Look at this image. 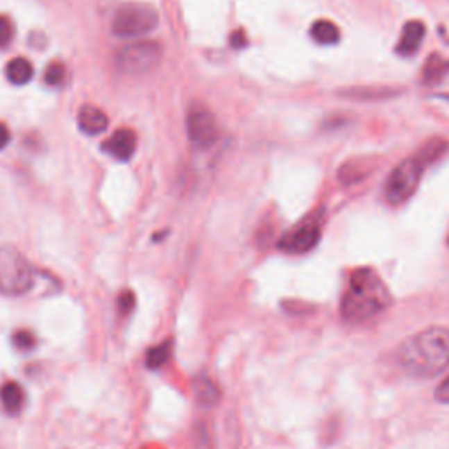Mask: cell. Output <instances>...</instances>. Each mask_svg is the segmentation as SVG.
Listing matches in <instances>:
<instances>
[{
	"label": "cell",
	"instance_id": "cell-10",
	"mask_svg": "<svg viewBox=\"0 0 449 449\" xmlns=\"http://www.w3.org/2000/svg\"><path fill=\"white\" fill-rule=\"evenodd\" d=\"M78 125L85 134L99 135L108 130L109 118L102 109L95 105H83L78 112Z\"/></svg>",
	"mask_w": 449,
	"mask_h": 449
},
{
	"label": "cell",
	"instance_id": "cell-9",
	"mask_svg": "<svg viewBox=\"0 0 449 449\" xmlns=\"http://www.w3.org/2000/svg\"><path fill=\"white\" fill-rule=\"evenodd\" d=\"M102 148H104L105 153L115 156L116 160L126 162V160L132 158L135 148H137V135L130 128H119L102 144Z\"/></svg>",
	"mask_w": 449,
	"mask_h": 449
},
{
	"label": "cell",
	"instance_id": "cell-1",
	"mask_svg": "<svg viewBox=\"0 0 449 449\" xmlns=\"http://www.w3.org/2000/svg\"><path fill=\"white\" fill-rule=\"evenodd\" d=\"M397 364L412 378H434L449 367V330L430 327L405 339L397 349Z\"/></svg>",
	"mask_w": 449,
	"mask_h": 449
},
{
	"label": "cell",
	"instance_id": "cell-17",
	"mask_svg": "<svg viewBox=\"0 0 449 449\" xmlns=\"http://www.w3.org/2000/svg\"><path fill=\"white\" fill-rule=\"evenodd\" d=\"M171 349H172L171 341H165L162 342V344L151 348L148 353H146V365H148L149 368L164 367V365L169 362V358H171Z\"/></svg>",
	"mask_w": 449,
	"mask_h": 449
},
{
	"label": "cell",
	"instance_id": "cell-19",
	"mask_svg": "<svg viewBox=\"0 0 449 449\" xmlns=\"http://www.w3.org/2000/svg\"><path fill=\"white\" fill-rule=\"evenodd\" d=\"M12 344L19 349V351H28L35 346V337L34 334H30L26 330H19L12 335Z\"/></svg>",
	"mask_w": 449,
	"mask_h": 449
},
{
	"label": "cell",
	"instance_id": "cell-22",
	"mask_svg": "<svg viewBox=\"0 0 449 449\" xmlns=\"http://www.w3.org/2000/svg\"><path fill=\"white\" fill-rule=\"evenodd\" d=\"M435 400L441 404H449V375L435 388Z\"/></svg>",
	"mask_w": 449,
	"mask_h": 449
},
{
	"label": "cell",
	"instance_id": "cell-8",
	"mask_svg": "<svg viewBox=\"0 0 449 449\" xmlns=\"http://www.w3.org/2000/svg\"><path fill=\"white\" fill-rule=\"evenodd\" d=\"M186 132L194 146L201 149L211 148L218 139V125H216L214 115L205 105H192L186 116Z\"/></svg>",
	"mask_w": 449,
	"mask_h": 449
},
{
	"label": "cell",
	"instance_id": "cell-14",
	"mask_svg": "<svg viewBox=\"0 0 449 449\" xmlns=\"http://www.w3.org/2000/svg\"><path fill=\"white\" fill-rule=\"evenodd\" d=\"M6 76H8L9 83L16 86H23L26 83H30V79L34 78V65L32 62L23 56L12 58L6 67Z\"/></svg>",
	"mask_w": 449,
	"mask_h": 449
},
{
	"label": "cell",
	"instance_id": "cell-5",
	"mask_svg": "<svg viewBox=\"0 0 449 449\" xmlns=\"http://www.w3.org/2000/svg\"><path fill=\"white\" fill-rule=\"evenodd\" d=\"M158 26V12L144 2H126L119 6L112 18V34L118 37H139Z\"/></svg>",
	"mask_w": 449,
	"mask_h": 449
},
{
	"label": "cell",
	"instance_id": "cell-13",
	"mask_svg": "<svg viewBox=\"0 0 449 449\" xmlns=\"http://www.w3.org/2000/svg\"><path fill=\"white\" fill-rule=\"evenodd\" d=\"M0 402L2 407L9 414H18L25 405V390L19 382L6 381L0 387Z\"/></svg>",
	"mask_w": 449,
	"mask_h": 449
},
{
	"label": "cell",
	"instance_id": "cell-4",
	"mask_svg": "<svg viewBox=\"0 0 449 449\" xmlns=\"http://www.w3.org/2000/svg\"><path fill=\"white\" fill-rule=\"evenodd\" d=\"M428 165L432 164L421 151L400 162L393 169L387 185H384V195H387L388 202L393 205H400L407 202L414 195L416 188L420 185L421 174H423Z\"/></svg>",
	"mask_w": 449,
	"mask_h": 449
},
{
	"label": "cell",
	"instance_id": "cell-2",
	"mask_svg": "<svg viewBox=\"0 0 449 449\" xmlns=\"http://www.w3.org/2000/svg\"><path fill=\"white\" fill-rule=\"evenodd\" d=\"M391 295L378 272L357 269L349 278L348 290L341 300V316L348 323H365L390 305Z\"/></svg>",
	"mask_w": 449,
	"mask_h": 449
},
{
	"label": "cell",
	"instance_id": "cell-11",
	"mask_svg": "<svg viewBox=\"0 0 449 449\" xmlns=\"http://www.w3.org/2000/svg\"><path fill=\"white\" fill-rule=\"evenodd\" d=\"M425 37V25L421 22H409L402 28L400 41L397 44V53L402 56H412L420 49Z\"/></svg>",
	"mask_w": 449,
	"mask_h": 449
},
{
	"label": "cell",
	"instance_id": "cell-6",
	"mask_svg": "<svg viewBox=\"0 0 449 449\" xmlns=\"http://www.w3.org/2000/svg\"><path fill=\"white\" fill-rule=\"evenodd\" d=\"M323 218V209L305 216L304 219H300L297 225H294L290 230L279 239L278 248L285 253H290V255H304V253H309L311 249H314L319 239H321Z\"/></svg>",
	"mask_w": 449,
	"mask_h": 449
},
{
	"label": "cell",
	"instance_id": "cell-16",
	"mask_svg": "<svg viewBox=\"0 0 449 449\" xmlns=\"http://www.w3.org/2000/svg\"><path fill=\"white\" fill-rule=\"evenodd\" d=\"M311 37L314 39L316 42L323 46L337 44L339 39H341V32H339V26L335 25L334 22H328V19H318V22L312 23L311 26Z\"/></svg>",
	"mask_w": 449,
	"mask_h": 449
},
{
	"label": "cell",
	"instance_id": "cell-12",
	"mask_svg": "<svg viewBox=\"0 0 449 449\" xmlns=\"http://www.w3.org/2000/svg\"><path fill=\"white\" fill-rule=\"evenodd\" d=\"M194 395L197 404L204 409L214 407L221 400V391L209 375H197L194 379Z\"/></svg>",
	"mask_w": 449,
	"mask_h": 449
},
{
	"label": "cell",
	"instance_id": "cell-15",
	"mask_svg": "<svg viewBox=\"0 0 449 449\" xmlns=\"http://www.w3.org/2000/svg\"><path fill=\"white\" fill-rule=\"evenodd\" d=\"M449 74V62L442 58L441 55H432L427 60L423 67V83L425 85H439L444 81L446 76Z\"/></svg>",
	"mask_w": 449,
	"mask_h": 449
},
{
	"label": "cell",
	"instance_id": "cell-24",
	"mask_svg": "<svg viewBox=\"0 0 449 449\" xmlns=\"http://www.w3.org/2000/svg\"><path fill=\"white\" fill-rule=\"evenodd\" d=\"M230 42H232V46H235V48H241V46L246 44V37L241 30H237V32H234V34H232Z\"/></svg>",
	"mask_w": 449,
	"mask_h": 449
},
{
	"label": "cell",
	"instance_id": "cell-21",
	"mask_svg": "<svg viewBox=\"0 0 449 449\" xmlns=\"http://www.w3.org/2000/svg\"><path fill=\"white\" fill-rule=\"evenodd\" d=\"M134 305H135V297L130 290L123 291V294L118 297V309L121 314H128V312L134 309Z\"/></svg>",
	"mask_w": 449,
	"mask_h": 449
},
{
	"label": "cell",
	"instance_id": "cell-7",
	"mask_svg": "<svg viewBox=\"0 0 449 449\" xmlns=\"http://www.w3.org/2000/svg\"><path fill=\"white\" fill-rule=\"evenodd\" d=\"M162 56V48L155 41H141L128 44L119 51L118 67L119 71L130 76H141L156 67Z\"/></svg>",
	"mask_w": 449,
	"mask_h": 449
},
{
	"label": "cell",
	"instance_id": "cell-20",
	"mask_svg": "<svg viewBox=\"0 0 449 449\" xmlns=\"http://www.w3.org/2000/svg\"><path fill=\"white\" fill-rule=\"evenodd\" d=\"M15 35V25L8 16H0V48H6L12 41Z\"/></svg>",
	"mask_w": 449,
	"mask_h": 449
},
{
	"label": "cell",
	"instance_id": "cell-3",
	"mask_svg": "<svg viewBox=\"0 0 449 449\" xmlns=\"http://www.w3.org/2000/svg\"><path fill=\"white\" fill-rule=\"evenodd\" d=\"M35 269L15 246H0V294L19 297L35 285Z\"/></svg>",
	"mask_w": 449,
	"mask_h": 449
},
{
	"label": "cell",
	"instance_id": "cell-18",
	"mask_svg": "<svg viewBox=\"0 0 449 449\" xmlns=\"http://www.w3.org/2000/svg\"><path fill=\"white\" fill-rule=\"evenodd\" d=\"M67 79V69L62 62H51L44 71V83L49 86H60Z\"/></svg>",
	"mask_w": 449,
	"mask_h": 449
},
{
	"label": "cell",
	"instance_id": "cell-23",
	"mask_svg": "<svg viewBox=\"0 0 449 449\" xmlns=\"http://www.w3.org/2000/svg\"><path fill=\"white\" fill-rule=\"evenodd\" d=\"M11 141V132L4 123H0V149H4Z\"/></svg>",
	"mask_w": 449,
	"mask_h": 449
}]
</instances>
